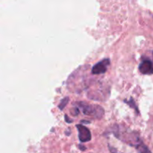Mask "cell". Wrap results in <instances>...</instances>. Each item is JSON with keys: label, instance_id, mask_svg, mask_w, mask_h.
Segmentation results:
<instances>
[{"label": "cell", "instance_id": "obj_5", "mask_svg": "<svg viewBox=\"0 0 153 153\" xmlns=\"http://www.w3.org/2000/svg\"><path fill=\"white\" fill-rule=\"evenodd\" d=\"M69 100H70V99H69L68 97H65V98L63 99V100L61 101V102L59 103V105H58V108H59L60 110L62 111L63 109H64V108L67 105V104H68Z\"/></svg>", "mask_w": 153, "mask_h": 153}, {"label": "cell", "instance_id": "obj_2", "mask_svg": "<svg viewBox=\"0 0 153 153\" xmlns=\"http://www.w3.org/2000/svg\"><path fill=\"white\" fill-rule=\"evenodd\" d=\"M110 64V60L108 58H105V59L102 60L100 62L97 63V64L94 66L92 68V74L94 75H99V74H103L107 71L108 67Z\"/></svg>", "mask_w": 153, "mask_h": 153}, {"label": "cell", "instance_id": "obj_1", "mask_svg": "<svg viewBox=\"0 0 153 153\" xmlns=\"http://www.w3.org/2000/svg\"><path fill=\"white\" fill-rule=\"evenodd\" d=\"M78 107L82 111L84 114L93 117L101 119L105 114L104 108L100 105H88L85 102H78Z\"/></svg>", "mask_w": 153, "mask_h": 153}, {"label": "cell", "instance_id": "obj_3", "mask_svg": "<svg viewBox=\"0 0 153 153\" xmlns=\"http://www.w3.org/2000/svg\"><path fill=\"white\" fill-rule=\"evenodd\" d=\"M76 128L79 132V139L82 143H86L91 140V131L82 125H77Z\"/></svg>", "mask_w": 153, "mask_h": 153}, {"label": "cell", "instance_id": "obj_4", "mask_svg": "<svg viewBox=\"0 0 153 153\" xmlns=\"http://www.w3.org/2000/svg\"><path fill=\"white\" fill-rule=\"evenodd\" d=\"M139 70L142 74H153V64L149 60H143L139 66Z\"/></svg>", "mask_w": 153, "mask_h": 153}, {"label": "cell", "instance_id": "obj_7", "mask_svg": "<svg viewBox=\"0 0 153 153\" xmlns=\"http://www.w3.org/2000/svg\"><path fill=\"white\" fill-rule=\"evenodd\" d=\"M64 117H65L66 121H67V123H72V122H73V120H70L68 119L69 117H67V115H65V116H64Z\"/></svg>", "mask_w": 153, "mask_h": 153}, {"label": "cell", "instance_id": "obj_8", "mask_svg": "<svg viewBox=\"0 0 153 153\" xmlns=\"http://www.w3.org/2000/svg\"><path fill=\"white\" fill-rule=\"evenodd\" d=\"M79 147L80 148L81 150H85V149H86V147H85V146H82V145H79Z\"/></svg>", "mask_w": 153, "mask_h": 153}, {"label": "cell", "instance_id": "obj_6", "mask_svg": "<svg viewBox=\"0 0 153 153\" xmlns=\"http://www.w3.org/2000/svg\"><path fill=\"white\" fill-rule=\"evenodd\" d=\"M124 102H126L127 104L129 105L130 107H131V108H134L136 111H137V112H138V110H137V106H136L135 102H134V100H133L132 98L130 99V100H128V101H126V100H124Z\"/></svg>", "mask_w": 153, "mask_h": 153}]
</instances>
